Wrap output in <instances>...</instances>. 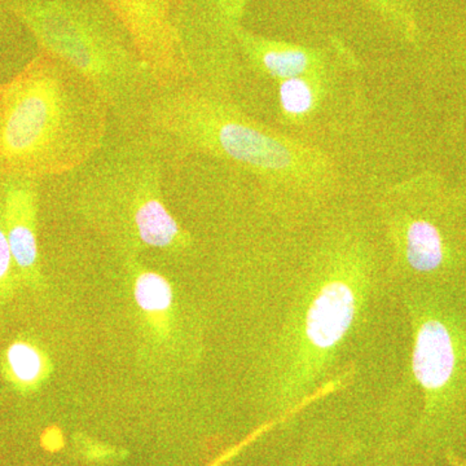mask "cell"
I'll use <instances>...</instances> for the list:
<instances>
[{"mask_svg":"<svg viewBox=\"0 0 466 466\" xmlns=\"http://www.w3.org/2000/svg\"><path fill=\"white\" fill-rule=\"evenodd\" d=\"M110 108L58 58L39 60L0 90V177L72 173L103 147Z\"/></svg>","mask_w":466,"mask_h":466,"instance_id":"obj_1","label":"cell"},{"mask_svg":"<svg viewBox=\"0 0 466 466\" xmlns=\"http://www.w3.org/2000/svg\"><path fill=\"white\" fill-rule=\"evenodd\" d=\"M149 147L167 155H208L269 179L309 180L323 158L253 121L200 86L158 88L143 109Z\"/></svg>","mask_w":466,"mask_h":466,"instance_id":"obj_2","label":"cell"},{"mask_svg":"<svg viewBox=\"0 0 466 466\" xmlns=\"http://www.w3.org/2000/svg\"><path fill=\"white\" fill-rule=\"evenodd\" d=\"M25 17L48 55L88 79L118 115L142 113L158 90L130 38L87 2L35 0Z\"/></svg>","mask_w":466,"mask_h":466,"instance_id":"obj_3","label":"cell"},{"mask_svg":"<svg viewBox=\"0 0 466 466\" xmlns=\"http://www.w3.org/2000/svg\"><path fill=\"white\" fill-rule=\"evenodd\" d=\"M162 170L152 147L110 153L86 175L82 196L91 210L113 216L125 236L142 247L174 249L186 235L162 198Z\"/></svg>","mask_w":466,"mask_h":466,"instance_id":"obj_4","label":"cell"},{"mask_svg":"<svg viewBox=\"0 0 466 466\" xmlns=\"http://www.w3.org/2000/svg\"><path fill=\"white\" fill-rule=\"evenodd\" d=\"M351 263L321 275L294 328L290 346L291 382H308L349 333L363 299V276Z\"/></svg>","mask_w":466,"mask_h":466,"instance_id":"obj_5","label":"cell"},{"mask_svg":"<svg viewBox=\"0 0 466 466\" xmlns=\"http://www.w3.org/2000/svg\"><path fill=\"white\" fill-rule=\"evenodd\" d=\"M127 34L158 88L192 76L175 27L177 0H103Z\"/></svg>","mask_w":466,"mask_h":466,"instance_id":"obj_6","label":"cell"},{"mask_svg":"<svg viewBox=\"0 0 466 466\" xmlns=\"http://www.w3.org/2000/svg\"><path fill=\"white\" fill-rule=\"evenodd\" d=\"M2 204L5 233L18 275L29 285L39 284L36 202L30 179H8Z\"/></svg>","mask_w":466,"mask_h":466,"instance_id":"obj_7","label":"cell"},{"mask_svg":"<svg viewBox=\"0 0 466 466\" xmlns=\"http://www.w3.org/2000/svg\"><path fill=\"white\" fill-rule=\"evenodd\" d=\"M413 373L428 391L441 390L452 379L456 350L449 328L440 320H426L416 332Z\"/></svg>","mask_w":466,"mask_h":466,"instance_id":"obj_8","label":"cell"},{"mask_svg":"<svg viewBox=\"0 0 466 466\" xmlns=\"http://www.w3.org/2000/svg\"><path fill=\"white\" fill-rule=\"evenodd\" d=\"M238 38L242 50L259 72L280 82L294 76H309L314 58L309 51L262 41L245 33L238 34Z\"/></svg>","mask_w":466,"mask_h":466,"instance_id":"obj_9","label":"cell"},{"mask_svg":"<svg viewBox=\"0 0 466 466\" xmlns=\"http://www.w3.org/2000/svg\"><path fill=\"white\" fill-rule=\"evenodd\" d=\"M400 238L404 262L410 269L428 274L440 268L444 260V242L440 229L425 219L407 222L394 238Z\"/></svg>","mask_w":466,"mask_h":466,"instance_id":"obj_10","label":"cell"},{"mask_svg":"<svg viewBox=\"0 0 466 466\" xmlns=\"http://www.w3.org/2000/svg\"><path fill=\"white\" fill-rule=\"evenodd\" d=\"M2 366L5 380L21 392L38 389L48 372L47 359L29 339L12 342L3 355Z\"/></svg>","mask_w":466,"mask_h":466,"instance_id":"obj_11","label":"cell"},{"mask_svg":"<svg viewBox=\"0 0 466 466\" xmlns=\"http://www.w3.org/2000/svg\"><path fill=\"white\" fill-rule=\"evenodd\" d=\"M319 458L312 466H321ZM333 458L324 466H415L413 449L404 441L348 447Z\"/></svg>","mask_w":466,"mask_h":466,"instance_id":"obj_12","label":"cell"},{"mask_svg":"<svg viewBox=\"0 0 466 466\" xmlns=\"http://www.w3.org/2000/svg\"><path fill=\"white\" fill-rule=\"evenodd\" d=\"M134 289L137 306L148 314H162L171 308L173 289L164 276L143 272L135 280Z\"/></svg>","mask_w":466,"mask_h":466,"instance_id":"obj_13","label":"cell"},{"mask_svg":"<svg viewBox=\"0 0 466 466\" xmlns=\"http://www.w3.org/2000/svg\"><path fill=\"white\" fill-rule=\"evenodd\" d=\"M281 112L293 118L308 116L317 103V91L309 76L284 79L279 87Z\"/></svg>","mask_w":466,"mask_h":466,"instance_id":"obj_14","label":"cell"},{"mask_svg":"<svg viewBox=\"0 0 466 466\" xmlns=\"http://www.w3.org/2000/svg\"><path fill=\"white\" fill-rule=\"evenodd\" d=\"M16 266L9 248L7 233H5L3 204L0 202V302L11 297L16 278Z\"/></svg>","mask_w":466,"mask_h":466,"instance_id":"obj_15","label":"cell"},{"mask_svg":"<svg viewBox=\"0 0 466 466\" xmlns=\"http://www.w3.org/2000/svg\"><path fill=\"white\" fill-rule=\"evenodd\" d=\"M218 8L228 20H235L240 15L245 0H216Z\"/></svg>","mask_w":466,"mask_h":466,"instance_id":"obj_16","label":"cell"},{"mask_svg":"<svg viewBox=\"0 0 466 466\" xmlns=\"http://www.w3.org/2000/svg\"><path fill=\"white\" fill-rule=\"evenodd\" d=\"M320 455V449L318 446L309 447L308 450L299 453V458L291 460L287 466H312Z\"/></svg>","mask_w":466,"mask_h":466,"instance_id":"obj_17","label":"cell"},{"mask_svg":"<svg viewBox=\"0 0 466 466\" xmlns=\"http://www.w3.org/2000/svg\"><path fill=\"white\" fill-rule=\"evenodd\" d=\"M456 466H466V462H462V464H459V462H456Z\"/></svg>","mask_w":466,"mask_h":466,"instance_id":"obj_18","label":"cell"}]
</instances>
